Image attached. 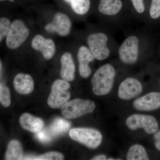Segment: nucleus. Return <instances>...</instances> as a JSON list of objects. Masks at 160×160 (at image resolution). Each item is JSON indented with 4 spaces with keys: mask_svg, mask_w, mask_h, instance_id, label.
I'll use <instances>...</instances> for the list:
<instances>
[{
    "mask_svg": "<svg viewBox=\"0 0 160 160\" xmlns=\"http://www.w3.org/2000/svg\"><path fill=\"white\" fill-rule=\"evenodd\" d=\"M126 124L131 130L143 128L146 133L149 134H154L158 129L156 119L153 117L147 115H132L127 118Z\"/></svg>",
    "mask_w": 160,
    "mask_h": 160,
    "instance_id": "obj_8",
    "label": "nucleus"
},
{
    "mask_svg": "<svg viewBox=\"0 0 160 160\" xmlns=\"http://www.w3.org/2000/svg\"><path fill=\"white\" fill-rule=\"evenodd\" d=\"M142 90V85L138 80L133 78H128L120 84L118 95L121 99L131 100L138 96Z\"/></svg>",
    "mask_w": 160,
    "mask_h": 160,
    "instance_id": "obj_9",
    "label": "nucleus"
},
{
    "mask_svg": "<svg viewBox=\"0 0 160 160\" xmlns=\"http://www.w3.org/2000/svg\"><path fill=\"white\" fill-rule=\"evenodd\" d=\"M107 159L106 156L105 155H99L97 156L92 158V160H104Z\"/></svg>",
    "mask_w": 160,
    "mask_h": 160,
    "instance_id": "obj_29",
    "label": "nucleus"
},
{
    "mask_svg": "<svg viewBox=\"0 0 160 160\" xmlns=\"http://www.w3.org/2000/svg\"><path fill=\"white\" fill-rule=\"evenodd\" d=\"M116 73L114 67L110 64H105L98 68L92 78L93 93L98 96L109 93L113 87Z\"/></svg>",
    "mask_w": 160,
    "mask_h": 160,
    "instance_id": "obj_1",
    "label": "nucleus"
},
{
    "mask_svg": "<svg viewBox=\"0 0 160 160\" xmlns=\"http://www.w3.org/2000/svg\"><path fill=\"white\" fill-rule=\"evenodd\" d=\"M52 137L49 129H42L36 134L37 138L43 143L49 142L52 139Z\"/></svg>",
    "mask_w": 160,
    "mask_h": 160,
    "instance_id": "obj_25",
    "label": "nucleus"
},
{
    "mask_svg": "<svg viewBox=\"0 0 160 160\" xmlns=\"http://www.w3.org/2000/svg\"><path fill=\"white\" fill-rule=\"evenodd\" d=\"M31 45L33 49L42 52L45 59H51L54 55L55 44L51 39H46L41 35H37L32 39Z\"/></svg>",
    "mask_w": 160,
    "mask_h": 160,
    "instance_id": "obj_13",
    "label": "nucleus"
},
{
    "mask_svg": "<svg viewBox=\"0 0 160 160\" xmlns=\"http://www.w3.org/2000/svg\"><path fill=\"white\" fill-rule=\"evenodd\" d=\"M22 147L19 141L12 140L9 142L6 153V159L8 160H22Z\"/></svg>",
    "mask_w": 160,
    "mask_h": 160,
    "instance_id": "obj_18",
    "label": "nucleus"
},
{
    "mask_svg": "<svg viewBox=\"0 0 160 160\" xmlns=\"http://www.w3.org/2000/svg\"><path fill=\"white\" fill-rule=\"evenodd\" d=\"M29 34V29L22 21L16 20L10 24L6 35V43L9 49L19 48L27 39Z\"/></svg>",
    "mask_w": 160,
    "mask_h": 160,
    "instance_id": "obj_7",
    "label": "nucleus"
},
{
    "mask_svg": "<svg viewBox=\"0 0 160 160\" xmlns=\"http://www.w3.org/2000/svg\"><path fill=\"white\" fill-rule=\"evenodd\" d=\"M77 57L80 75L84 78H87L92 73L89 64L93 62L95 59L88 47L85 46H80L79 48Z\"/></svg>",
    "mask_w": 160,
    "mask_h": 160,
    "instance_id": "obj_12",
    "label": "nucleus"
},
{
    "mask_svg": "<svg viewBox=\"0 0 160 160\" xmlns=\"http://www.w3.org/2000/svg\"><path fill=\"white\" fill-rule=\"evenodd\" d=\"M95 107V103L90 100L75 99L67 102L62 107L61 110L66 118L72 119L92 112Z\"/></svg>",
    "mask_w": 160,
    "mask_h": 160,
    "instance_id": "obj_4",
    "label": "nucleus"
},
{
    "mask_svg": "<svg viewBox=\"0 0 160 160\" xmlns=\"http://www.w3.org/2000/svg\"><path fill=\"white\" fill-rule=\"evenodd\" d=\"M3 86L0 84V101L2 98V94Z\"/></svg>",
    "mask_w": 160,
    "mask_h": 160,
    "instance_id": "obj_30",
    "label": "nucleus"
},
{
    "mask_svg": "<svg viewBox=\"0 0 160 160\" xmlns=\"http://www.w3.org/2000/svg\"><path fill=\"white\" fill-rule=\"evenodd\" d=\"M71 27V21L69 17L65 13L58 12L55 15L52 22L46 25L45 29L47 32L65 37L70 33Z\"/></svg>",
    "mask_w": 160,
    "mask_h": 160,
    "instance_id": "obj_10",
    "label": "nucleus"
},
{
    "mask_svg": "<svg viewBox=\"0 0 160 160\" xmlns=\"http://www.w3.org/2000/svg\"><path fill=\"white\" fill-rule=\"evenodd\" d=\"M118 52L119 58L122 62L129 65L135 64L139 57V38L136 34L129 35L121 43Z\"/></svg>",
    "mask_w": 160,
    "mask_h": 160,
    "instance_id": "obj_3",
    "label": "nucleus"
},
{
    "mask_svg": "<svg viewBox=\"0 0 160 160\" xmlns=\"http://www.w3.org/2000/svg\"><path fill=\"white\" fill-rule=\"evenodd\" d=\"M69 135L72 140L90 149L98 148L102 140V135L101 132L92 128H73L69 131Z\"/></svg>",
    "mask_w": 160,
    "mask_h": 160,
    "instance_id": "obj_5",
    "label": "nucleus"
},
{
    "mask_svg": "<svg viewBox=\"0 0 160 160\" xmlns=\"http://www.w3.org/2000/svg\"><path fill=\"white\" fill-rule=\"evenodd\" d=\"M10 24V21L8 18H0V42L6 37Z\"/></svg>",
    "mask_w": 160,
    "mask_h": 160,
    "instance_id": "obj_24",
    "label": "nucleus"
},
{
    "mask_svg": "<svg viewBox=\"0 0 160 160\" xmlns=\"http://www.w3.org/2000/svg\"><path fill=\"white\" fill-rule=\"evenodd\" d=\"M64 156L62 153L56 152H47L40 156H27L23 157L22 160H60L64 159Z\"/></svg>",
    "mask_w": 160,
    "mask_h": 160,
    "instance_id": "obj_22",
    "label": "nucleus"
},
{
    "mask_svg": "<svg viewBox=\"0 0 160 160\" xmlns=\"http://www.w3.org/2000/svg\"><path fill=\"white\" fill-rule=\"evenodd\" d=\"M126 158L128 160H149L146 149L143 146L138 144L130 147L127 153Z\"/></svg>",
    "mask_w": 160,
    "mask_h": 160,
    "instance_id": "obj_21",
    "label": "nucleus"
},
{
    "mask_svg": "<svg viewBox=\"0 0 160 160\" xmlns=\"http://www.w3.org/2000/svg\"><path fill=\"white\" fill-rule=\"evenodd\" d=\"M15 89L20 94H28L34 89V81L29 74L20 73L17 75L13 81Z\"/></svg>",
    "mask_w": 160,
    "mask_h": 160,
    "instance_id": "obj_16",
    "label": "nucleus"
},
{
    "mask_svg": "<svg viewBox=\"0 0 160 160\" xmlns=\"http://www.w3.org/2000/svg\"><path fill=\"white\" fill-rule=\"evenodd\" d=\"M132 4L136 12L142 14L145 11V6L143 0H131Z\"/></svg>",
    "mask_w": 160,
    "mask_h": 160,
    "instance_id": "obj_27",
    "label": "nucleus"
},
{
    "mask_svg": "<svg viewBox=\"0 0 160 160\" xmlns=\"http://www.w3.org/2000/svg\"><path fill=\"white\" fill-rule=\"evenodd\" d=\"M149 13L152 19H157L160 17V0H152Z\"/></svg>",
    "mask_w": 160,
    "mask_h": 160,
    "instance_id": "obj_23",
    "label": "nucleus"
},
{
    "mask_svg": "<svg viewBox=\"0 0 160 160\" xmlns=\"http://www.w3.org/2000/svg\"><path fill=\"white\" fill-rule=\"evenodd\" d=\"M122 8L121 0H100L98 10L101 15L113 18L118 15Z\"/></svg>",
    "mask_w": 160,
    "mask_h": 160,
    "instance_id": "obj_14",
    "label": "nucleus"
},
{
    "mask_svg": "<svg viewBox=\"0 0 160 160\" xmlns=\"http://www.w3.org/2000/svg\"><path fill=\"white\" fill-rule=\"evenodd\" d=\"M136 109L142 111H152L160 108V92H152L133 102Z\"/></svg>",
    "mask_w": 160,
    "mask_h": 160,
    "instance_id": "obj_11",
    "label": "nucleus"
},
{
    "mask_svg": "<svg viewBox=\"0 0 160 160\" xmlns=\"http://www.w3.org/2000/svg\"><path fill=\"white\" fill-rule=\"evenodd\" d=\"M20 123L24 129L33 133L38 132L44 126L43 120L27 113H24L21 116Z\"/></svg>",
    "mask_w": 160,
    "mask_h": 160,
    "instance_id": "obj_17",
    "label": "nucleus"
},
{
    "mask_svg": "<svg viewBox=\"0 0 160 160\" xmlns=\"http://www.w3.org/2000/svg\"><path fill=\"white\" fill-rule=\"evenodd\" d=\"M4 1V0H0V1ZM9 1H11V2H13V1H14V0H9Z\"/></svg>",
    "mask_w": 160,
    "mask_h": 160,
    "instance_id": "obj_31",
    "label": "nucleus"
},
{
    "mask_svg": "<svg viewBox=\"0 0 160 160\" xmlns=\"http://www.w3.org/2000/svg\"><path fill=\"white\" fill-rule=\"evenodd\" d=\"M70 86V84L66 80L55 81L48 98V105L54 109L62 108L70 98V93L68 91Z\"/></svg>",
    "mask_w": 160,
    "mask_h": 160,
    "instance_id": "obj_6",
    "label": "nucleus"
},
{
    "mask_svg": "<svg viewBox=\"0 0 160 160\" xmlns=\"http://www.w3.org/2000/svg\"><path fill=\"white\" fill-rule=\"evenodd\" d=\"M1 62H0V70H1Z\"/></svg>",
    "mask_w": 160,
    "mask_h": 160,
    "instance_id": "obj_32",
    "label": "nucleus"
},
{
    "mask_svg": "<svg viewBox=\"0 0 160 160\" xmlns=\"http://www.w3.org/2000/svg\"><path fill=\"white\" fill-rule=\"evenodd\" d=\"M109 35L104 32H92L87 39L88 47L95 59L102 61L107 59L111 54Z\"/></svg>",
    "mask_w": 160,
    "mask_h": 160,
    "instance_id": "obj_2",
    "label": "nucleus"
},
{
    "mask_svg": "<svg viewBox=\"0 0 160 160\" xmlns=\"http://www.w3.org/2000/svg\"><path fill=\"white\" fill-rule=\"evenodd\" d=\"M0 102L5 107H8L11 103L10 91L9 88L6 86L3 87L2 94Z\"/></svg>",
    "mask_w": 160,
    "mask_h": 160,
    "instance_id": "obj_26",
    "label": "nucleus"
},
{
    "mask_svg": "<svg viewBox=\"0 0 160 160\" xmlns=\"http://www.w3.org/2000/svg\"><path fill=\"white\" fill-rule=\"evenodd\" d=\"M62 69L61 76L63 80L67 82H71L75 78V66L73 58L70 52H66L61 57Z\"/></svg>",
    "mask_w": 160,
    "mask_h": 160,
    "instance_id": "obj_15",
    "label": "nucleus"
},
{
    "mask_svg": "<svg viewBox=\"0 0 160 160\" xmlns=\"http://www.w3.org/2000/svg\"><path fill=\"white\" fill-rule=\"evenodd\" d=\"M70 126L71 124L68 121L62 118H57L53 121L48 129L52 136L55 137L66 132Z\"/></svg>",
    "mask_w": 160,
    "mask_h": 160,
    "instance_id": "obj_19",
    "label": "nucleus"
},
{
    "mask_svg": "<svg viewBox=\"0 0 160 160\" xmlns=\"http://www.w3.org/2000/svg\"><path fill=\"white\" fill-rule=\"evenodd\" d=\"M155 146L160 151V130L155 133L154 135Z\"/></svg>",
    "mask_w": 160,
    "mask_h": 160,
    "instance_id": "obj_28",
    "label": "nucleus"
},
{
    "mask_svg": "<svg viewBox=\"0 0 160 160\" xmlns=\"http://www.w3.org/2000/svg\"><path fill=\"white\" fill-rule=\"evenodd\" d=\"M68 3L75 13L79 15H84L89 11L90 0H64Z\"/></svg>",
    "mask_w": 160,
    "mask_h": 160,
    "instance_id": "obj_20",
    "label": "nucleus"
}]
</instances>
